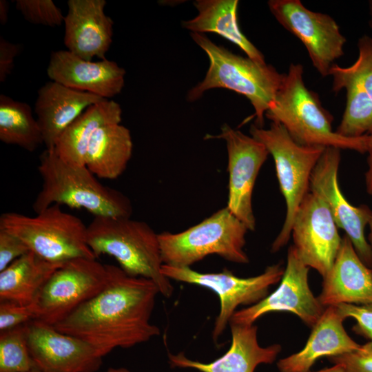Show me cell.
Segmentation results:
<instances>
[{
  "mask_svg": "<svg viewBox=\"0 0 372 372\" xmlns=\"http://www.w3.org/2000/svg\"><path fill=\"white\" fill-rule=\"evenodd\" d=\"M86 238L96 258L113 257L127 274L152 280L161 294L171 297L174 287L162 273L158 234L147 223L130 217L94 216Z\"/></svg>",
  "mask_w": 372,
  "mask_h": 372,
  "instance_id": "obj_4",
  "label": "cell"
},
{
  "mask_svg": "<svg viewBox=\"0 0 372 372\" xmlns=\"http://www.w3.org/2000/svg\"><path fill=\"white\" fill-rule=\"evenodd\" d=\"M366 347L372 349V341H369L367 343L364 344Z\"/></svg>",
  "mask_w": 372,
  "mask_h": 372,
  "instance_id": "obj_44",
  "label": "cell"
},
{
  "mask_svg": "<svg viewBox=\"0 0 372 372\" xmlns=\"http://www.w3.org/2000/svg\"><path fill=\"white\" fill-rule=\"evenodd\" d=\"M358 56L347 71L357 81L372 101V38L363 34L358 41Z\"/></svg>",
  "mask_w": 372,
  "mask_h": 372,
  "instance_id": "obj_31",
  "label": "cell"
},
{
  "mask_svg": "<svg viewBox=\"0 0 372 372\" xmlns=\"http://www.w3.org/2000/svg\"><path fill=\"white\" fill-rule=\"evenodd\" d=\"M133 143L130 131L121 123L99 128L92 136L85 157V165L101 178L114 180L125 170Z\"/></svg>",
  "mask_w": 372,
  "mask_h": 372,
  "instance_id": "obj_25",
  "label": "cell"
},
{
  "mask_svg": "<svg viewBox=\"0 0 372 372\" xmlns=\"http://www.w3.org/2000/svg\"><path fill=\"white\" fill-rule=\"evenodd\" d=\"M311 372V371H307ZM314 372H345V370L342 364H335L329 368L322 369L318 371Z\"/></svg>",
  "mask_w": 372,
  "mask_h": 372,
  "instance_id": "obj_39",
  "label": "cell"
},
{
  "mask_svg": "<svg viewBox=\"0 0 372 372\" xmlns=\"http://www.w3.org/2000/svg\"><path fill=\"white\" fill-rule=\"evenodd\" d=\"M9 3L6 0H0V23L4 25L8 19Z\"/></svg>",
  "mask_w": 372,
  "mask_h": 372,
  "instance_id": "obj_38",
  "label": "cell"
},
{
  "mask_svg": "<svg viewBox=\"0 0 372 372\" xmlns=\"http://www.w3.org/2000/svg\"><path fill=\"white\" fill-rule=\"evenodd\" d=\"M196 17L182 22L191 32H214L241 49L247 56L265 63L263 54L242 32L238 23V0H196Z\"/></svg>",
  "mask_w": 372,
  "mask_h": 372,
  "instance_id": "obj_24",
  "label": "cell"
},
{
  "mask_svg": "<svg viewBox=\"0 0 372 372\" xmlns=\"http://www.w3.org/2000/svg\"><path fill=\"white\" fill-rule=\"evenodd\" d=\"M104 372H130L125 368H110Z\"/></svg>",
  "mask_w": 372,
  "mask_h": 372,
  "instance_id": "obj_41",
  "label": "cell"
},
{
  "mask_svg": "<svg viewBox=\"0 0 372 372\" xmlns=\"http://www.w3.org/2000/svg\"><path fill=\"white\" fill-rule=\"evenodd\" d=\"M231 344L217 360L203 363L187 358L183 353H169L172 366L192 368L200 372H254L261 364H272L282 349L279 344L262 347L258 341V327L230 323Z\"/></svg>",
  "mask_w": 372,
  "mask_h": 372,
  "instance_id": "obj_20",
  "label": "cell"
},
{
  "mask_svg": "<svg viewBox=\"0 0 372 372\" xmlns=\"http://www.w3.org/2000/svg\"><path fill=\"white\" fill-rule=\"evenodd\" d=\"M328 359L333 364H342L345 372H372V349L364 344L353 352Z\"/></svg>",
  "mask_w": 372,
  "mask_h": 372,
  "instance_id": "obj_34",
  "label": "cell"
},
{
  "mask_svg": "<svg viewBox=\"0 0 372 372\" xmlns=\"http://www.w3.org/2000/svg\"><path fill=\"white\" fill-rule=\"evenodd\" d=\"M190 36L207 55L209 66L203 80L188 92L187 100L194 102L211 89L232 90L250 101L255 111V125L262 127L265 113L273 102L285 73H279L271 65L236 54L216 44L205 34L191 32Z\"/></svg>",
  "mask_w": 372,
  "mask_h": 372,
  "instance_id": "obj_5",
  "label": "cell"
},
{
  "mask_svg": "<svg viewBox=\"0 0 372 372\" xmlns=\"http://www.w3.org/2000/svg\"><path fill=\"white\" fill-rule=\"evenodd\" d=\"M0 228L17 236L30 251L50 262L96 258L87 242V226L79 217L63 211L59 204L35 216L3 213Z\"/></svg>",
  "mask_w": 372,
  "mask_h": 372,
  "instance_id": "obj_8",
  "label": "cell"
},
{
  "mask_svg": "<svg viewBox=\"0 0 372 372\" xmlns=\"http://www.w3.org/2000/svg\"><path fill=\"white\" fill-rule=\"evenodd\" d=\"M335 307L344 319L352 318L355 320L356 324L353 328L354 331L372 341V304L344 303Z\"/></svg>",
  "mask_w": 372,
  "mask_h": 372,
  "instance_id": "obj_33",
  "label": "cell"
},
{
  "mask_svg": "<svg viewBox=\"0 0 372 372\" xmlns=\"http://www.w3.org/2000/svg\"><path fill=\"white\" fill-rule=\"evenodd\" d=\"M106 266L104 288L53 326L88 343L103 357L115 348H130L161 333L150 322L160 293L156 283L129 276L119 267Z\"/></svg>",
  "mask_w": 372,
  "mask_h": 372,
  "instance_id": "obj_1",
  "label": "cell"
},
{
  "mask_svg": "<svg viewBox=\"0 0 372 372\" xmlns=\"http://www.w3.org/2000/svg\"><path fill=\"white\" fill-rule=\"evenodd\" d=\"M249 133L272 156L280 189L285 200V221L271 247V251L276 253L291 238L295 216L303 198L310 192L311 174L326 147L300 145L291 138L281 124L273 122L267 129L253 124Z\"/></svg>",
  "mask_w": 372,
  "mask_h": 372,
  "instance_id": "obj_7",
  "label": "cell"
},
{
  "mask_svg": "<svg viewBox=\"0 0 372 372\" xmlns=\"http://www.w3.org/2000/svg\"><path fill=\"white\" fill-rule=\"evenodd\" d=\"M226 142L228 156L229 194L227 207L249 231L256 228L252 194L256 178L269 154L266 147L251 136H247L227 124L216 136Z\"/></svg>",
  "mask_w": 372,
  "mask_h": 372,
  "instance_id": "obj_13",
  "label": "cell"
},
{
  "mask_svg": "<svg viewBox=\"0 0 372 372\" xmlns=\"http://www.w3.org/2000/svg\"><path fill=\"white\" fill-rule=\"evenodd\" d=\"M37 316L35 302L21 304L13 301H0V331L16 327L36 320Z\"/></svg>",
  "mask_w": 372,
  "mask_h": 372,
  "instance_id": "obj_32",
  "label": "cell"
},
{
  "mask_svg": "<svg viewBox=\"0 0 372 372\" xmlns=\"http://www.w3.org/2000/svg\"><path fill=\"white\" fill-rule=\"evenodd\" d=\"M285 269L280 262L268 266L257 276L240 278L225 269L218 273H200L190 267L163 265L162 273L169 280L209 289L218 296L220 311L212 330L217 342L240 305H254L268 296L269 289L278 282Z\"/></svg>",
  "mask_w": 372,
  "mask_h": 372,
  "instance_id": "obj_9",
  "label": "cell"
},
{
  "mask_svg": "<svg viewBox=\"0 0 372 372\" xmlns=\"http://www.w3.org/2000/svg\"><path fill=\"white\" fill-rule=\"evenodd\" d=\"M0 140L30 152L43 143L40 126L28 103L0 95Z\"/></svg>",
  "mask_w": 372,
  "mask_h": 372,
  "instance_id": "obj_28",
  "label": "cell"
},
{
  "mask_svg": "<svg viewBox=\"0 0 372 372\" xmlns=\"http://www.w3.org/2000/svg\"><path fill=\"white\" fill-rule=\"evenodd\" d=\"M338 228L324 200L309 192L296 212L291 236L302 262L322 278L331 270L340 247Z\"/></svg>",
  "mask_w": 372,
  "mask_h": 372,
  "instance_id": "obj_14",
  "label": "cell"
},
{
  "mask_svg": "<svg viewBox=\"0 0 372 372\" xmlns=\"http://www.w3.org/2000/svg\"><path fill=\"white\" fill-rule=\"evenodd\" d=\"M106 100L50 81L38 90L34 112L46 149L54 148L64 130L87 107Z\"/></svg>",
  "mask_w": 372,
  "mask_h": 372,
  "instance_id": "obj_21",
  "label": "cell"
},
{
  "mask_svg": "<svg viewBox=\"0 0 372 372\" xmlns=\"http://www.w3.org/2000/svg\"><path fill=\"white\" fill-rule=\"evenodd\" d=\"M105 0H69L64 17L63 43L68 50L87 61L106 59L112 43V19L105 14Z\"/></svg>",
  "mask_w": 372,
  "mask_h": 372,
  "instance_id": "obj_18",
  "label": "cell"
},
{
  "mask_svg": "<svg viewBox=\"0 0 372 372\" xmlns=\"http://www.w3.org/2000/svg\"><path fill=\"white\" fill-rule=\"evenodd\" d=\"M318 299L324 307L340 304H372V269L358 255L344 235L334 263L324 277Z\"/></svg>",
  "mask_w": 372,
  "mask_h": 372,
  "instance_id": "obj_19",
  "label": "cell"
},
{
  "mask_svg": "<svg viewBox=\"0 0 372 372\" xmlns=\"http://www.w3.org/2000/svg\"><path fill=\"white\" fill-rule=\"evenodd\" d=\"M108 279L106 265L77 258L65 262L50 276L36 299L37 319L54 326L96 296Z\"/></svg>",
  "mask_w": 372,
  "mask_h": 372,
  "instance_id": "obj_10",
  "label": "cell"
},
{
  "mask_svg": "<svg viewBox=\"0 0 372 372\" xmlns=\"http://www.w3.org/2000/svg\"><path fill=\"white\" fill-rule=\"evenodd\" d=\"M303 74L300 63L289 65L265 116L271 122L281 124L300 145L366 153L369 135L349 138L333 131L332 115L322 107L318 94L306 87Z\"/></svg>",
  "mask_w": 372,
  "mask_h": 372,
  "instance_id": "obj_2",
  "label": "cell"
},
{
  "mask_svg": "<svg viewBox=\"0 0 372 372\" xmlns=\"http://www.w3.org/2000/svg\"><path fill=\"white\" fill-rule=\"evenodd\" d=\"M27 323L0 331V372H27L35 366L28 344Z\"/></svg>",
  "mask_w": 372,
  "mask_h": 372,
  "instance_id": "obj_29",
  "label": "cell"
},
{
  "mask_svg": "<svg viewBox=\"0 0 372 372\" xmlns=\"http://www.w3.org/2000/svg\"><path fill=\"white\" fill-rule=\"evenodd\" d=\"M27 339L34 365L43 372H96L103 362L92 346L39 320L27 323Z\"/></svg>",
  "mask_w": 372,
  "mask_h": 372,
  "instance_id": "obj_16",
  "label": "cell"
},
{
  "mask_svg": "<svg viewBox=\"0 0 372 372\" xmlns=\"http://www.w3.org/2000/svg\"><path fill=\"white\" fill-rule=\"evenodd\" d=\"M19 45L0 37V82H4L12 70L14 60L19 52Z\"/></svg>",
  "mask_w": 372,
  "mask_h": 372,
  "instance_id": "obj_36",
  "label": "cell"
},
{
  "mask_svg": "<svg viewBox=\"0 0 372 372\" xmlns=\"http://www.w3.org/2000/svg\"><path fill=\"white\" fill-rule=\"evenodd\" d=\"M267 5L276 21L304 45L318 72L329 76L335 61L344 55L347 42L335 19L309 10L300 0H269Z\"/></svg>",
  "mask_w": 372,
  "mask_h": 372,
  "instance_id": "obj_11",
  "label": "cell"
},
{
  "mask_svg": "<svg viewBox=\"0 0 372 372\" xmlns=\"http://www.w3.org/2000/svg\"><path fill=\"white\" fill-rule=\"evenodd\" d=\"M63 263L50 262L28 251L0 271V301L34 302L42 287Z\"/></svg>",
  "mask_w": 372,
  "mask_h": 372,
  "instance_id": "obj_26",
  "label": "cell"
},
{
  "mask_svg": "<svg viewBox=\"0 0 372 372\" xmlns=\"http://www.w3.org/2000/svg\"><path fill=\"white\" fill-rule=\"evenodd\" d=\"M344 319L335 306L325 307L312 327L304 348L280 359L277 363L280 372H307L317 360L358 350L361 345L353 340L343 326Z\"/></svg>",
  "mask_w": 372,
  "mask_h": 372,
  "instance_id": "obj_22",
  "label": "cell"
},
{
  "mask_svg": "<svg viewBox=\"0 0 372 372\" xmlns=\"http://www.w3.org/2000/svg\"><path fill=\"white\" fill-rule=\"evenodd\" d=\"M309 267L298 257L293 246L287 252V265L279 287L258 303L236 311L229 324H253L271 312L288 311L313 327L324 311L309 285Z\"/></svg>",
  "mask_w": 372,
  "mask_h": 372,
  "instance_id": "obj_15",
  "label": "cell"
},
{
  "mask_svg": "<svg viewBox=\"0 0 372 372\" xmlns=\"http://www.w3.org/2000/svg\"><path fill=\"white\" fill-rule=\"evenodd\" d=\"M340 161V149L325 148L311 174L310 192L324 200L338 227L345 231L359 257L372 269V249L364 233L372 210L364 205L355 207L343 196L338 180Z\"/></svg>",
  "mask_w": 372,
  "mask_h": 372,
  "instance_id": "obj_12",
  "label": "cell"
},
{
  "mask_svg": "<svg viewBox=\"0 0 372 372\" xmlns=\"http://www.w3.org/2000/svg\"><path fill=\"white\" fill-rule=\"evenodd\" d=\"M249 229L225 207L200 223L179 233L158 234L164 265L190 267L216 254L231 262L247 264L244 250Z\"/></svg>",
  "mask_w": 372,
  "mask_h": 372,
  "instance_id": "obj_6",
  "label": "cell"
},
{
  "mask_svg": "<svg viewBox=\"0 0 372 372\" xmlns=\"http://www.w3.org/2000/svg\"><path fill=\"white\" fill-rule=\"evenodd\" d=\"M16 8L25 20L36 25L60 26L65 16L52 0H17Z\"/></svg>",
  "mask_w": 372,
  "mask_h": 372,
  "instance_id": "obj_30",
  "label": "cell"
},
{
  "mask_svg": "<svg viewBox=\"0 0 372 372\" xmlns=\"http://www.w3.org/2000/svg\"><path fill=\"white\" fill-rule=\"evenodd\" d=\"M46 72L51 81L106 99L121 93L126 74L115 61H87L68 50L52 52Z\"/></svg>",
  "mask_w": 372,
  "mask_h": 372,
  "instance_id": "obj_17",
  "label": "cell"
},
{
  "mask_svg": "<svg viewBox=\"0 0 372 372\" xmlns=\"http://www.w3.org/2000/svg\"><path fill=\"white\" fill-rule=\"evenodd\" d=\"M329 76L332 91L346 92V105L335 132L349 138L372 134V101L346 68L333 64Z\"/></svg>",
  "mask_w": 372,
  "mask_h": 372,
  "instance_id": "obj_27",
  "label": "cell"
},
{
  "mask_svg": "<svg viewBox=\"0 0 372 372\" xmlns=\"http://www.w3.org/2000/svg\"><path fill=\"white\" fill-rule=\"evenodd\" d=\"M43 183L32 208L38 214L54 204L85 209L94 216L130 217L132 205L121 192L101 184L85 165L63 161L54 149L39 157Z\"/></svg>",
  "mask_w": 372,
  "mask_h": 372,
  "instance_id": "obj_3",
  "label": "cell"
},
{
  "mask_svg": "<svg viewBox=\"0 0 372 372\" xmlns=\"http://www.w3.org/2000/svg\"><path fill=\"white\" fill-rule=\"evenodd\" d=\"M366 153H368V168L365 173V184L367 193L372 196V134L369 135Z\"/></svg>",
  "mask_w": 372,
  "mask_h": 372,
  "instance_id": "obj_37",
  "label": "cell"
},
{
  "mask_svg": "<svg viewBox=\"0 0 372 372\" xmlns=\"http://www.w3.org/2000/svg\"><path fill=\"white\" fill-rule=\"evenodd\" d=\"M27 372H43V371L35 366L34 367H33L32 369H31L30 371Z\"/></svg>",
  "mask_w": 372,
  "mask_h": 372,
  "instance_id": "obj_43",
  "label": "cell"
},
{
  "mask_svg": "<svg viewBox=\"0 0 372 372\" xmlns=\"http://www.w3.org/2000/svg\"><path fill=\"white\" fill-rule=\"evenodd\" d=\"M121 105L106 99L87 107L61 134L54 146L56 154L67 163L85 165L89 143L103 126L121 123Z\"/></svg>",
  "mask_w": 372,
  "mask_h": 372,
  "instance_id": "obj_23",
  "label": "cell"
},
{
  "mask_svg": "<svg viewBox=\"0 0 372 372\" xmlns=\"http://www.w3.org/2000/svg\"><path fill=\"white\" fill-rule=\"evenodd\" d=\"M28 251L29 248L20 238L0 228V271Z\"/></svg>",
  "mask_w": 372,
  "mask_h": 372,
  "instance_id": "obj_35",
  "label": "cell"
},
{
  "mask_svg": "<svg viewBox=\"0 0 372 372\" xmlns=\"http://www.w3.org/2000/svg\"><path fill=\"white\" fill-rule=\"evenodd\" d=\"M369 25L372 29V0L369 1Z\"/></svg>",
  "mask_w": 372,
  "mask_h": 372,
  "instance_id": "obj_40",
  "label": "cell"
},
{
  "mask_svg": "<svg viewBox=\"0 0 372 372\" xmlns=\"http://www.w3.org/2000/svg\"><path fill=\"white\" fill-rule=\"evenodd\" d=\"M369 226L370 229V232L369 234V243L371 245V247L372 249V218L369 223Z\"/></svg>",
  "mask_w": 372,
  "mask_h": 372,
  "instance_id": "obj_42",
  "label": "cell"
}]
</instances>
